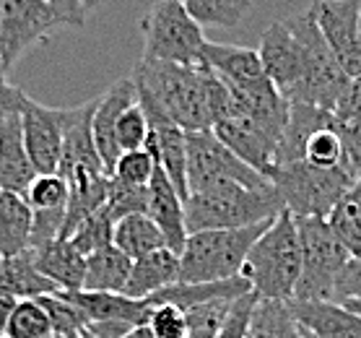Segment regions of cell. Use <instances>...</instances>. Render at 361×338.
<instances>
[{"label": "cell", "instance_id": "d6986e66", "mask_svg": "<svg viewBox=\"0 0 361 338\" xmlns=\"http://www.w3.org/2000/svg\"><path fill=\"white\" fill-rule=\"evenodd\" d=\"M299 328L307 338H361V315L333 302H294Z\"/></svg>", "mask_w": 361, "mask_h": 338}, {"label": "cell", "instance_id": "7dc6e473", "mask_svg": "<svg viewBox=\"0 0 361 338\" xmlns=\"http://www.w3.org/2000/svg\"><path fill=\"white\" fill-rule=\"evenodd\" d=\"M24 99H26V94L18 89V86H11L8 81L0 83V120L8 115H18Z\"/></svg>", "mask_w": 361, "mask_h": 338}, {"label": "cell", "instance_id": "e0dca14e", "mask_svg": "<svg viewBox=\"0 0 361 338\" xmlns=\"http://www.w3.org/2000/svg\"><path fill=\"white\" fill-rule=\"evenodd\" d=\"M94 107H97V99L86 102L81 107L66 109L63 154H60V167H58V174L63 180L73 172H104L99 151L94 146V135H91V115H94Z\"/></svg>", "mask_w": 361, "mask_h": 338}, {"label": "cell", "instance_id": "f1b7e54d", "mask_svg": "<svg viewBox=\"0 0 361 338\" xmlns=\"http://www.w3.org/2000/svg\"><path fill=\"white\" fill-rule=\"evenodd\" d=\"M32 242V208L24 195L0 193V258L26 253Z\"/></svg>", "mask_w": 361, "mask_h": 338}, {"label": "cell", "instance_id": "816d5d0a", "mask_svg": "<svg viewBox=\"0 0 361 338\" xmlns=\"http://www.w3.org/2000/svg\"><path fill=\"white\" fill-rule=\"evenodd\" d=\"M343 307H348V310H353L356 315H361V305H359V302H356V305H343Z\"/></svg>", "mask_w": 361, "mask_h": 338}, {"label": "cell", "instance_id": "1f68e13d", "mask_svg": "<svg viewBox=\"0 0 361 338\" xmlns=\"http://www.w3.org/2000/svg\"><path fill=\"white\" fill-rule=\"evenodd\" d=\"M247 336L252 338H307L291 313V302L257 299L250 315Z\"/></svg>", "mask_w": 361, "mask_h": 338}, {"label": "cell", "instance_id": "74e56055", "mask_svg": "<svg viewBox=\"0 0 361 338\" xmlns=\"http://www.w3.org/2000/svg\"><path fill=\"white\" fill-rule=\"evenodd\" d=\"M112 234H115V219H112L107 206H102L97 214H91L68 239L73 242V248L81 255H91V253H97L102 248H109L112 245Z\"/></svg>", "mask_w": 361, "mask_h": 338}, {"label": "cell", "instance_id": "7a4b0ae2", "mask_svg": "<svg viewBox=\"0 0 361 338\" xmlns=\"http://www.w3.org/2000/svg\"><path fill=\"white\" fill-rule=\"evenodd\" d=\"M283 211L273 185L250 188L237 180H214L190 190L185 198L188 234L208 229H242L271 222Z\"/></svg>", "mask_w": 361, "mask_h": 338}, {"label": "cell", "instance_id": "c3c4849f", "mask_svg": "<svg viewBox=\"0 0 361 338\" xmlns=\"http://www.w3.org/2000/svg\"><path fill=\"white\" fill-rule=\"evenodd\" d=\"M13 307H16V299L0 297V338H6V330H8V320H11Z\"/></svg>", "mask_w": 361, "mask_h": 338}, {"label": "cell", "instance_id": "ac0fdd59", "mask_svg": "<svg viewBox=\"0 0 361 338\" xmlns=\"http://www.w3.org/2000/svg\"><path fill=\"white\" fill-rule=\"evenodd\" d=\"M148 219L157 224L161 234L166 239V248L174 250L177 255L185 248L188 239V224H185V200L180 198V193L174 190L164 169L157 164L154 177L148 182Z\"/></svg>", "mask_w": 361, "mask_h": 338}, {"label": "cell", "instance_id": "9f6ffc18", "mask_svg": "<svg viewBox=\"0 0 361 338\" xmlns=\"http://www.w3.org/2000/svg\"><path fill=\"white\" fill-rule=\"evenodd\" d=\"M83 338H91V336H89V333H86V330H83Z\"/></svg>", "mask_w": 361, "mask_h": 338}, {"label": "cell", "instance_id": "7bdbcfd3", "mask_svg": "<svg viewBox=\"0 0 361 338\" xmlns=\"http://www.w3.org/2000/svg\"><path fill=\"white\" fill-rule=\"evenodd\" d=\"M333 125H336V133L341 135V143H343V167L359 180L361 177V117H356V120H341V117H336Z\"/></svg>", "mask_w": 361, "mask_h": 338}, {"label": "cell", "instance_id": "3957f363", "mask_svg": "<svg viewBox=\"0 0 361 338\" xmlns=\"http://www.w3.org/2000/svg\"><path fill=\"white\" fill-rule=\"evenodd\" d=\"M302 273V245L296 234V222L288 211L273 219L247 253L239 276L250 284L257 299L291 302Z\"/></svg>", "mask_w": 361, "mask_h": 338}, {"label": "cell", "instance_id": "cb8c5ba5", "mask_svg": "<svg viewBox=\"0 0 361 338\" xmlns=\"http://www.w3.org/2000/svg\"><path fill=\"white\" fill-rule=\"evenodd\" d=\"M250 294V284L242 276L224 281H205V284H188V281H174L166 289L157 291L154 297H148V305H174L180 310H192V307L208 305L216 299H239Z\"/></svg>", "mask_w": 361, "mask_h": 338}, {"label": "cell", "instance_id": "603a6c76", "mask_svg": "<svg viewBox=\"0 0 361 338\" xmlns=\"http://www.w3.org/2000/svg\"><path fill=\"white\" fill-rule=\"evenodd\" d=\"M143 149L151 151L180 198H188V133L174 123H157L151 125V135Z\"/></svg>", "mask_w": 361, "mask_h": 338}, {"label": "cell", "instance_id": "b9f144b4", "mask_svg": "<svg viewBox=\"0 0 361 338\" xmlns=\"http://www.w3.org/2000/svg\"><path fill=\"white\" fill-rule=\"evenodd\" d=\"M146 325L154 338H188L190 333L188 313L174 305H151Z\"/></svg>", "mask_w": 361, "mask_h": 338}, {"label": "cell", "instance_id": "ba28073f", "mask_svg": "<svg viewBox=\"0 0 361 338\" xmlns=\"http://www.w3.org/2000/svg\"><path fill=\"white\" fill-rule=\"evenodd\" d=\"M143 55L148 63H174V66H203L205 34L192 21L180 0H159L140 21Z\"/></svg>", "mask_w": 361, "mask_h": 338}, {"label": "cell", "instance_id": "484cf974", "mask_svg": "<svg viewBox=\"0 0 361 338\" xmlns=\"http://www.w3.org/2000/svg\"><path fill=\"white\" fill-rule=\"evenodd\" d=\"M174 281H180V255L169 248H159L133 260L130 279L123 294L133 299H148Z\"/></svg>", "mask_w": 361, "mask_h": 338}, {"label": "cell", "instance_id": "44dd1931", "mask_svg": "<svg viewBox=\"0 0 361 338\" xmlns=\"http://www.w3.org/2000/svg\"><path fill=\"white\" fill-rule=\"evenodd\" d=\"M37 271L49 279L60 291H81L83 273H86V255L73 248V242L66 237L49 239L39 248L29 250Z\"/></svg>", "mask_w": 361, "mask_h": 338}, {"label": "cell", "instance_id": "836d02e7", "mask_svg": "<svg viewBox=\"0 0 361 338\" xmlns=\"http://www.w3.org/2000/svg\"><path fill=\"white\" fill-rule=\"evenodd\" d=\"M336 120V115H333ZM312 167H322V169H333V167H343V143L341 135L336 133V125H322L317 131H312L302 143V159Z\"/></svg>", "mask_w": 361, "mask_h": 338}, {"label": "cell", "instance_id": "681fc988", "mask_svg": "<svg viewBox=\"0 0 361 338\" xmlns=\"http://www.w3.org/2000/svg\"><path fill=\"white\" fill-rule=\"evenodd\" d=\"M125 338H154V333L148 330V325H140V328H133Z\"/></svg>", "mask_w": 361, "mask_h": 338}, {"label": "cell", "instance_id": "277c9868", "mask_svg": "<svg viewBox=\"0 0 361 338\" xmlns=\"http://www.w3.org/2000/svg\"><path fill=\"white\" fill-rule=\"evenodd\" d=\"M271 222L242 229H208L188 234L180 253V281L205 284L239 276L255 239L263 234Z\"/></svg>", "mask_w": 361, "mask_h": 338}, {"label": "cell", "instance_id": "f35d334b", "mask_svg": "<svg viewBox=\"0 0 361 338\" xmlns=\"http://www.w3.org/2000/svg\"><path fill=\"white\" fill-rule=\"evenodd\" d=\"M157 169V159L151 157L148 149L138 151H123L117 159L115 169H112V180L123 182V185H135V188H146Z\"/></svg>", "mask_w": 361, "mask_h": 338}, {"label": "cell", "instance_id": "4fadbf2b", "mask_svg": "<svg viewBox=\"0 0 361 338\" xmlns=\"http://www.w3.org/2000/svg\"><path fill=\"white\" fill-rule=\"evenodd\" d=\"M18 117H21L26 154L32 159L37 174H58L60 154H63L66 109L44 107L26 97Z\"/></svg>", "mask_w": 361, "mask_h": 338}, {"label": "cell", "instance_id": "d6a6232c", "mask_svg": "<svg viewBox=\"0 0 361 338\" xmlns=\"http://www.w3.org/2000/svg\"><path fill=\"white\" fill-rule=\"evenodd\" d=\"M197 26H221L234 29L252 11V0H182Z\"/></svg>", "mask_w": 361, "mask_h": 338}, {"label": "cell", "instance_id": "8d00e7d4", "mask_svg": "<svg viewBox=\"0 0 361 338\" xmlns=\"http://www.w3.org/2000/svg\"><path fill=\"white\" fill-rule=\"evenodd\" d=\"M32 214H49V211H66L68 206V182L60 174H37L24 193Z\"/></svg>", "mask_w": 361, "mask_h": 338}, {"label": "cell", "instance_id": "8992f818", "mask_svg": "<svg viewBox=\"0 0 361 338\" xmlns=\"http://www.w3.org/2000/svg\"><path fill=\"white\" fill-rule=\"evenodd\" d=\"M288 24H291V29L299 37V44H302V78H299V86H296L288 102L312 104V107H322L333 112L351 78L343 73V68L338 66V60L333 58V52L322 40L310 8L291 16Z\"/></svg>", "mask_w": 361, "mask_h": 338}, {"label": "cell", "instance_id": "6f0895ef", "mask_svg": "<svg viewBox=\"0 0 361 338\" xmlns=\"http://www.w3.org/2000/svg\"><path fill=\"white\" fill-rule=\"evenodd\" d=\"M180 3H182V0H180Z\"/></svg>", "mask_w": 361, "mask_h": 338}, {"label": "cell", "instance_id": "f546056e", "mask_svg": "<svg viewBox=\"0 0 361 338\" xmlns=\"http://www.w3.org/2000/svg\"><path fill=\"white\" fill-rule=\"evenodd\" d=\"M330 231L353 258H361V177L336 200L325 216Z\"/></svg>", "mask_w": 361, "mask_h": 338}, {"label": "cell", "instance_id": "5b68a950", "mask_svg": "<svg viewBox=\"0 0 361 338\" xmlns=\"http://www.w3.org/2000/svg\"><path fill=\"white\" fill-rule=\"evenodd\" d=\"M268 182L294 219H325L356 177L345 167L322 169L307 162H286L273 167Z\"/></svg>", "mask_w": 361, "mask_h": 338}, {"label": "cell", "instance_id": "60d3db41", "mask_svg": "<svg viewBox=\"0 0 361 338\" xmlns=\"http://www.w3.org/2000/svg\"><path fill=\"white\" fill-rule=\"evenodd\" d=\"M107 208L112 219L120 222L125 216L133 214H146L148 208V185L146 188H135V185H123L109 177V195H107Z\"/></svg>", "mask_w": 361, "mask_h": 338}, {"label": "cell", "instance_id": "8fae6325", "mask_svg": "<svg viewBox=\"0 0 361 338\" xmlns=\"http://www.w3.org/2000/svg\"><path fill=\"white\" fill-rule=\"evenodd\" d=\"M310 13L343 73L348 78L361 76L359 0H314Z\"/></svg>", "mask_w": 361, "mask_h": 338}, {"label": "cell", "instance_id": "7402d4cb", "mask_svg": "<svg viewBox=\"0 0 361 338\" xmlns=\"http://www.w3.org/2000/svg\"><path fill=\"white\" fill-rule=\"evenodd\" d=\"M71 299L81 307L86 320L91 322H128L133 328H140L148 322L151 305L146 299H133L117 291H68ZM86 325V328H89Z\"/></svg>", "mask_w": 361, "mask_h": 338}, {"label": "cell", "instance_id": "bcb514c9", "mask_svg": "<svg viewBox=\"0 0 361 338\" xmlns=\"http://www.w3.org/2000/svg\"><path fill=\"white\" fill-rule=\"evenodd\" d=\"M44 3L58 13L63 26H75V29H81V26L86 24V11L81 8L78 0H44Z\"/></svg>", "mask_w": 361, "mask_h": 338}, {"label": "cell", "instance_id": "9c48e42d", "mask_svg": "<svg viewBox=\"0 0 361 338\" xmlns=\"http://www.w3.org/2000/svg\"><path fill=\"white\" fill-rule=\"evenodd\" d=\"M63 26L44 0H0V66L8 76L24 52L52 37Z\"/></svg>", "mask_w": 361, "mask_h": 338}, {"label": "cell", "instance_id": "d590c367", "mask_svg": "<svg viewBox=\"0 0 361 338\" xmlns=\"http://www.w3.org/2000/svg\"><path fill=\"white\" fill-rule=\"evenodd\" d=\"M52 336V322L47 310L37 299H21L11 313L6 338H49Z\"/></svg>", "mask_w": 361, "mask_h": 338}, {"label": "cell", "instance_id": "ab89813d", "mask_svg": "<svg viewBox=\"0 0 361 338\" xmlns=\"http://www.w3.org/2000/svg\"><path fill=\"white\" fill-rule=\"evenodd\" d=\"M148 135H151V125H148L146 112L140 109L138 99H135V104H130V107L120 115V120H117V131H115L117 149L120 151L143 149Z\"/></svg>", "mask_w": 361, "mask_h": 338}, {"label": "cell", "instance_id": "db71d44e", "mask_svg": "<svg viewBox=\"0 0 361 338\" xmlns=\"http://www.w3.org/2000/svg\"><path fill=\"white\" fill-rule=\"evenodd\" d=\"M6 78H8V76L3 73V66H0V83H6Z\"/></svg>", "mask_w": 361, "mask_h": 338}, {"label": "cell", "instance_id": "2e32d148", "mask_svg": "<svg viewBox=\"0 0 361 338\" xmlns=\"http://www.w3.org/2000/svg\"><path fill=\"white\" fill-rule=\"evenodd\" d=\"M203 66L234 91H255L268 83L260 55H257V50H250V47L205 42Z\"/></svg>", "mask_w": 361, "mask_h": 338}, {"label": "cell", "instance_id": "f6af8a7d", "mask_svg": "<svg viewBox=\"0 0 361 338\" xmlns=\"http://www.w3.org/2000/svg\"><path fill=\"white\" fill-rule=\"evenodd\" d=\"M333 115L341 117V120H356V117H361V76L348 81L343 97L338 102V107L333 109Z\"/></svg>", "mask_w": 361, "mask_h": 338}, {"label": "cell", "instance_id": "ffe728a7", "mask_svg": "<svg viewBox=\"0 0 361 338\" xmlns=\"http://www.w3.org/2000/svg\"><path fill=\"white\" fill-rule=\"evenodd\" d=\"M34 177H37V169L26 154L21 117H3L0 120V193L24 195Z\"/></svg>", "mask_w": 361, "mask_h": 338}, {"label": "cell", "instance_id": "5bb4252c", "mask_svg": "<svg viewBox=\"0 0 361 338\" xmlns=\"http://www.w3.org/2000/svg\"><path fill=\"white\" fill-rule=\"evenodd\" d=\"M257 55H260L268 81L276 86L283 99H291L302 78V44L288 24V18L268 26V32L260 40Z\"/></svg>", "mask_w": 361, "mask_h": 338}, {"label": "cell", "instance_id": "d4e9b609", "mask_svg": "<svg viewBox=\"0 0 361 338\" xmlns=\"http://www.w3.org/2000/svg\"><path fill=\"white\" fill-rule=\"evenodd\" d=\"M68 182V206L66 224L60 237H71L91 214H97L102 206H107L109 177L104 172H73L66 177Z\"/></svg>", "mask_w": 361, "mask_h": 338}, {"label": "cell", "instance_id": "7c38bea8", "mask_svg": "<svg viewBox=\"0 0 361 338\" xmlns=\"http://www.w3.org/2000/svg\"><path fill=\"white\" fill-rule=\"evenodd\" d=\"M211 131L239 162H245L247 167H252L255 172L263 174L265 180H268V174L276 167V157H279V131H273L265 123L252 120V117L247 115L224 117Z\"/></svg>", "mask_w": 361, "mask_h": 338}, {"label": "cell", "instance_id": "f907efd6", "mask_svg": "<svg viewBox=\"0 0 361 338\" xmlns=\"http://www.w3.org/2000/svg\"><path fill=\"white\" fill-rule=\"evenodd\" d=\"M78 3H81V8L86 11V13H89V11H97L99 6L104 3V0H78Z\"/></svg>", "mask_w": 361, "mask_h": 338}, {"label": "cell", "instance_id": "4dcf8cb0", "mask_svg": "<svg viewBox=\"0 0 361 338\" xmlns=\"http://www.w3.org/2000/svg\"><path fill=\"white\" fill-rule=\"evenodd\" d=\"M112 245L117 250H123L130 260H135V258L148 255L159 248H166V239L157 224L148 219V214H133L115 222Z\"/></svg>", "mask_w": 361, "mask_h": 338}, {"label": "cell", "instance_id": "ee69618b", "mask_svg": "<svg viewBox=\"0 0 361 338\" xmlns=\"http://www.w3.org/2000/svg\"><path fill=\"white\" fill-rule=\"evenodd\" d=\"M255 302H257V297H255L252 291L245 294V297L234 299L226 318H224L221 328L216 333V338H245L247 328H250V315H252Z\"/></svg>", "mask_w": 361, "mask_h": 338}, {"label": "cell", "instance_id": "83f0119b", "mask_svg": "<svg viewBox=\"0 0 361 338\" xmlns=\"http://www.w3.org/2000/svg\"><path fill=\"white\" fill-rule=\"evenodd\" d=\"M133 260L115 245L102 248L86 255V273H83V291H117L123 294L130 279Z\"/></svg>", "mask_w": 361, "mask_h": 338}, {"label": "cell", "instance_id": "9a60e30c", "mask_svg": "<svg viewBox=\"0 0 361 338\" xmlns=\"http://www.w3.org/2000/svg\"><path fill=\"white\" fill-rule=\"evenodd\" d=\"M135 83L133 78H120L109 86L102 97L97 99V107H94V115H91V135H94V146L99 151V159H102V167L107 177L115 169L117 159L123 151L117 149V120L123 115L125 109L135 104Z\"/></svg>", "mask_w": 361, "mask_h": 338}, {"label": "cell", "instance_id": "52a82bcc", "mask_svg": "<svg viewBox=\"0 0 361 338\" xmlns=\"http://www.w3.org/2000/svg\"><path fill=\"white\" fill-rule=\"evenodd\" d=\"M302 245V273L294 289V302H333V291L351 263V253L338 242L325 219H294Z\"/></svg>", "mask_w": 361, "mask_h": 338}, {"label": "cell", "instance_id": "30bf717a", "mask_svg": "<svg viewBox=\"0 0 361 338\" xmlns=\"http://www.w3.org/2000/svg\"><path fill=\"white\" fill-rule=\"evenodd\" d=\"M214 180H237L250 188L268 185L263 174H257L252 167L239 162L214 131L188 133V193Z\"/></svg>", "mask_w": 361, "mask_h": 338}, {"label": "cell", "instance_id": "4316f807", "mask_svg": "<svg viewBox=\"0 0 361 338\" xmlns=\"http://www.w3.org/2000/svg\"><path fill=\"white\" fill-rule=\"evenodd\" d=\"M60 291L49 279H44L34 265L29 250L11 258H0V297L8 299H37Z\"/></svg>", "mask_w": 361, "mask_h": 338}, {"label": "cell", "instance_id": "11a10c76", "mask_svg": "<svg viewBox=\"0 0 361 338\" xmlns=\"http://www.w3.org/2000/svg\"><path fill=\"white\" fill-rule=\"evenodd\" d=\"M359 34H361V0H359Z\"/></svg>", "mask_w": 361, "mask_h": 338}, {"label": "cell", "instance_id": "f5cc1de1", "mask_svg": "<svg viewBox=\"0 0 361 338\" xmlns=\"http://www.w3.org/2000/svg\"><path fill=\"white\" fill-rule=\"evenodd\" d=\"M49 338H81V336H63V333H52Z\"/></svg>", "mask_w": 361, "mask_h": 338}, {"label": "cell", "instance_id": "6da1fadb", "mask_svg": "<svg viewBox=\"0 0 361 338\" xmlns=\"http://www.w3.org/2000/svg\"><path fill=\"white\" fill-rule=\"evenodd\" d=\"M130 78L148 125L174 123L185 133H195L211 131L229 115V89L205 66L138 60Z\"/></svg>", "mask_w": 361, "mask_h": 338}, {"label": "cell", "instance_id": "e575fe53", "mask_svg": "<svg viewBox=\"0 0 361 338\" xmlns=\"http://www.w3.org/2000/svg\"><path fill=\"white\" fill-rule=\"evenodd\" d=\"M44 310L49 315V322H52V333H63V336H81L89 320L86 315L81 313V307L75 305L68 291H55V294H44V297H37Z\"/></svg>", "mask_w": 361, "mask_h": 338}]
</instances>
